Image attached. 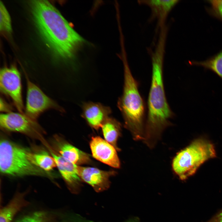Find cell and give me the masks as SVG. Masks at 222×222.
Listing matches in <instances>:
<instances>
[{
    "label": "cell",
    "mask_w": 222,
    "mask_h": 222,
    "mask_svg": "<svg viewBox=\"0 0 222 222\" xmlns=\"http://www.w3.org/2000/svg\"><path fill=\"white\" fill-rule=\"evenodd\" d=\"M32 12L37 27L54 53L65 60H75L87 41L47 0H33Z\"/></svg>",
    "instance_id": "1"
},
{
    "label": "cell",
    "mask_w": 222,
    "mask_h": 222,
    "mask_svg": "<svg viewBox=\"0 0 222 222\" xmlns=\"http://www.w3.org/2000/svg\"><path fill=\"white\" fill-rule=\"evenodd\" d=\"M152 67L151 86L148 99V113L144 140L153 147L163 130L170 125L174 116L167 102L163 81L164 55L155 52L150 56Z\"/></svg>",
    "instance_id": "2"
},
{
    "label": "cell",
    "mask_w": 222,
    "mask_h": 222,
    "mask_svg": "<svg viewBox=\"0 0 222 222\" xmlns=\"http://www.w3.org/2000/svg\"><path fill=\"white\" fill-rule=\"evenodd\" d=\"M120 57L123 65L124 82L123 93L119 98L117 106L124 121V126L136 140H144L145 107L138 90V84L132 75L125 51Z\"/></svg>",
    "instance_id": "3"
},
{
    "label": "cell",
    "mask_w": 222,
    "mask_h": 222,
    "mask_svg": "<svg viewBox=\"0 0 222 222\" xmlns=\"http://www.w3.org/2000/svg\"><path fill=\"white\" fill-rule=\"evenodd\" d=\"M30 151L5 138L0 142V170L5 175L16 177L45 176V172L32 163Z\"/></svg>",
    "instance_id": "4"
},
{
    "label": "cell",
    "mask_w": 222,
    "mask_h": 222,
    "mask_svg": "<svg viewBox=\"0 0 222 222\" xmlns=\"http://www.w3.org/2000/svg\"><path fill=\"white\" fill-rule=\"evenodd\" d=\"M216 156L212 143L204 138L197 139L177 154L173 160V168L179 178L184 180L204 162Z\"/></svg>",
    "instance_id": "5"
},
{
    "label": "cell",
    "mask_w": 222,
    "mask_h": 222,
    "mask_svg": "<svg viewBox=\"0 0 222 222\" xmlns=\"http://www.w3.org/2000/svg\"><path fill=\"white\" fill-rule=\"evenodd\" d=\"M27 91L25 114L36 120L43 112L54 109L61 112L64 109L56 102L46 95L36 85L31 81L26 75Z\"/></svg>",
    "instance_id": "6"
},
{
    "label": "cell",
    "mask_w": 222,
    "mask_h": 222,
    "mask_svg": "<svg viewBox=\"0 0 222 222\" xmlns=\"http://www.w3.org/2000/svg\"><path fill=\"white\" fill-rule=\"evenodd\" d=\"M20 76L15 66L3 68L0 70V87L1 92L11 100L18 112L23 113Z\"/></svg>",
    "instance_id": "7"
},
{
    "label": "cell",
    "mask_w": 222,
    "mask_h": 222,
    "mask_svg": "<svg viewBox=\"0 0 222 222\" xmlns=\"http://www.w3.org/2000/svg\"><path fill=\"white\" fill-rule=\"evenodd\" d=\"M0 125L7 131L19 132L32 137L41 136L42 128L36 120L23 113L11 112L1 114Z\"/></svg>",
    "instance_id": "8"
},
{
    "label": "cell",
    "mask_w": 222,
    "mask_h": 222,
    "mask_svg": "<svg viewBox=\"0 0 222 222\" xmlns=\"http://www.w3.org/2000/svg\"><path fill=\"white\" fill-rule=\"evenodd\" d=\"M90 146L93 157L97 160L115 168L120 167V160L115 148L99 136L92 137Z\"/></svg>",
    "instance_id": "9"
},
{
    "label": "cell",
    "mask_w": 222,
    "mask_h": 222,
    "mask_svg": "<svg viewBox=\"0 0 222 222\" xmlns=\"http://www.w3.org/2000/svg\"><path fill=\"white\" fill-rule=\"evenodd\" d=\"M77 169L80 179L98 192L108 188L110 183L109 178L116 173L113 171H105L95 167L78 166Z\"/></svg>",
    "instance_id": "10"
},
{
    "label": "cell",
    "mask_w": 222,
    "mask_h": 222,
    "mask_svg": "<svg viewBox=\"0 0 222 222\" xmlns=\"http://www.w3.org/2000/svg\"><path fill=\"white\" fill-rule=\"evenodd\" d=\"M82 108V117L91 127L97 130L101 128L112 112L109 107L92 102L84 103Z\"/></svg>",
    "instance_id": "11"
},
{
    "label": "cell",
    "mask_w": 222,
    "mask_h": 222,
    "mask_svg": "<svg viewBox=\"0 0 222 222\" xmlns=\"http://www.w3.org/2000/svg\"><path fill=\"white\" fill-rule=\"evenodd\" d=\"M180 1L178 0H138L139 4L148 6L151 12V19L157 20V28L160 29L166 25V21L171 10Z\"/></svg>",
    "instance_id": "12"
},
{
    "label": "cell",
    "mask_w": 222,
    "mask_h": 222,
    "mask_svg": "<svg viewBox=\"0 0 222 222\" xmlns=\"http://www.w3.org/2000/svg\"><path fill=\"white\" fill-rule=\"evenodd\" d=\"M60 174L69 187L77 188L80 181L77 171L78 165L64 158L59 154L50 150Z\"/></svg>",
    "instance_id": "13"
},
{
    "label": "cell",
    "mask_w": 222,
    "mask_h": 222,
    "mask_svg": "<svg viewBox=\"0 0 222 222\" xmlns=\"http://www.w3.org/2000/svg\"><path fill=\"white\" fill-rule=\"evenodd\" d=\"M58 143V151L64 158L77 165L90 162L91 160L87 154L67 142L61 141Z\"/></svg>",
    "instance_id": "14"
},
{
    "label": "cell",
    "mask_w": 222,
    "mask_h": 222,
    "mask_svg": "<svg viewBox=\"0 0 222 222\" xmlns=\"http://www.w3.org/2000/svg\"><path fill=\"white\" fill-rule=\"evenodd\" d=\"M27 192L17 193L8 204L0 210V222H11L16 214L29 202L25 199Z\"/></svg>",
    "instance_id": "15"
},
{
    "label": "cell",
    "mask_w": 222,
    "mask_h": 222,
    "mask_svg": "<svg viewBox=\"0 0 222 222\" xmlns=\"http://www.w3.org/2000/svg\"><path fill=\"white\" fill-rule=\"evenodd\" d=\"M105 140L118 150L117 141L120 136L121 125L116 119L111 117L108 118L101 127Z\"/></svg>",
    "instance_id": "16"
},
{
    "label": "cell",
    "mask_w": 222,
    "mask_h": 222,
    "mask_svg": "<svg viewBox=\"0 0 222 222\" xmlns=\"http://www.w3.org/2000/svg\"><path fill=\"white\" fill-rule=\"evenodd\" d=\"M29 158L33 163L46 172L52 170L56 166L52 156L44 150L35 152L30 151Z\"/></svg>",
    "instance_id": "17"
},
{
    "label": "cell",
    "mask_w": 222,
    "mask_h": 222,
    "mask_svg": "<svg viewBox=\"0 0 222 222\" xmlns=\"http://www.w3.org/2000/svg\"><path fill=\"white\" fill-rule=\"evenodd\" d=\"M190 63L211 70L222 79V50L206 60L200 61H192Z\"/></svg>",
    "instance_id": "18"
},
{
    "label": "cell",
    "mask_w": 222,
    "mask_h": 222,
    "mask_svg": "<svg viewBox=\"0 0 222 222\" xmlns=\"http://www.w3.org/2000/svg\"><path fill=\"white\" fill-rule=\"evenodd\" d=\"M0 30L1 31L10 33L12 31L11 19L4 4L0 2Z\"/></svg>",
    "instance_id": "19"
},
{
    "label": "cell",
    "mask_w": 222,
    "mask_h": 222,
    "mask_svg": "<svg viewBox=\"0 0 222 222\" xmlns=\"http://www.w3.org/2000/svg\"><path fill=\"white\" fill-rule=\"evenodd\" d=\"M47 213L44 212L39 211L25 216L17 222H47Z\"/></svg>",
    "instance_id": "20"
},
{
    "label": "cell",
    "mask_w": 222,
    "mask_h": 222,
    "mask_svg": "<svg viewBox=\"0 0 222 222\" xmlns=\"http://www.w3.org/2000/svg\"><path fill=\"white\" fill-rule=\"evenodd\" d=\"M210 11L215 16L222 20V0L208 1Z\"/></svg>",
    "instance_id": "21"
},
{
    "label": "cell",
    "mask_w": 222,
    "mask_h": 222,
    "mask_svg": "<svg viewBox=\"0 0 222 222\" xmlns=\"http://www.w3.org/2000/svg\"><path fill=\"white\" fill-rule=\"evenodd\" d=\"M12 108L11 106L7 103L2 98L0 99V107L1 111L7 113L11 112Z\"/></svg>",
    "instance_id": "22"
},
{
    "label": "cell",
    "mask_w": 222,
    "mask_h": 222,
    "mask_svg": "<svg viewBox=\"0 0 222 222\" xmlns=\"http://www.w3.org/2000/svg\"><path fill=\"white\" fill-rule=\"evenodd\" d=\"M208 222H222V211Z\"/></svg>",
    "instance_id": "23"
},
{
    "label": "cell",
    "mask_w": 222,
    "mask_h": 222,
    "mask_svg": "<svg viewBox=\"0 0 222 222\" xmlns=\"http://www.w3.org/2000/svg\"><path fill=\"white\" fill-rule=\"evenodd\" d=\"M130 222H138L136 220L135 221H131Z\"/></svg>",
    "instance_id": "24"
}]
</instances>
